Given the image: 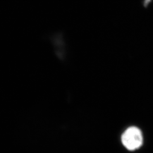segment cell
<instances>
[{
  "label": "cell",
  "instance_id": "1",
  "mask_svg": "<svg viewBox=\"0 0 153 153\" xmlns=\"http://www.w3.org/2000/svg\"><path fill=\"white\" fill-rule=\"evenodd\" d=\"M120 141L122 145L127 150H137L142 147L144 142L142 130L137 126H129L122 133Z\"/></svg>",
  "mask_w": 153,
  "mask_h": 153
},
{
  "label": "cell",
  "instance_id": "2",
  "mask_svg": "<svg viewBox=\"0 0 153 153\" xmlns=\"http://www.w3.org/2000/svg\"><path fill=\"white\" fill-rule=\"evenodd\" d=\"M150 0H145V5H148V4L150 2Z\"/></svg>",
  "mask_w": 153,
  "mask_h": 153
}]
</instances>
